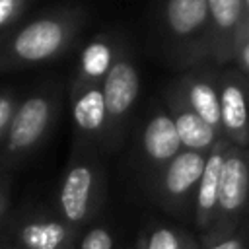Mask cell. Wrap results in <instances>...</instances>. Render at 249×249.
I'll return each instance as SVG.
<instances>
[{
    "instance_id": "cell-1",
    "label": "cell",
    "mask_w": 249,
    "mask_h": 249,
    "mask_svg": "<svg viewBox=\"0 0 249 249\" xmlns=\"http://www.w3.org/2000/svg\"><path fill=\"white\" fill-rule=\"evenodd\" d=\"M86 23L82 8H56L18 23L0 39V74L53 62L68 53Z\"/></svg>"
},
{
    "instance_id": "cell-2",
    "label": "cell",
    "mask_w": 249,
    "mask_h": 249,
    "mask_svg": "<svg viewBox=\"0 0 249 249\" xmlns=\"http://www.w3.org/2000/svg\"><path fill=\"white\" fill-rule=\"evenodd\" d=\"M58 111V93L54 88H39L19 97L10 119L8 130L0 142V169L8 171L25 160L47 136Z\"/></svg>"
},
{
    "instance_id": "cell-3",
    "label": "cell",
    "mask_w": 249,
    "mask_h": 249,
    "mask_svg": "<svg viewBox=\"0 0 249 249\" xmlns=\"http://www.w3.org/2000/svg\"><path fill=\"white\" fill-rule=\"evenodd\" d=\"M72 158L58 185L56 206L58 216L76 231L84 228L99 206L101 196V167L95 158V148L76 142Z\"/></svg>"
},
{
    "instance_id": "cell-4",
    "label": "cell",
    "mask_w": 249,
    "mask_h": 249,
    "mask_svg": "<svg viewBox=\"0 0 249 249\" xmlns=\"http://www.w3.org/2000/svg\"><path fill=\"white\" fill-rule=\"evenodd\" d=\"M163 33L175 64L193 68L210 62L206 0H165Z\"/></svg>"
},
{
    "instance_id": "cell-5",
    "label": "cell",
    "mask_w": 249,
    "mask_h": 249,
    "mask_svg": "<svg viewBox=\"0 0 249 249\" xmlns=\"http://www.w3.org/2000/svg\"><path fill=\"white\" fill-rule=\"evenodd\" d=\"M101 93L107 115V130L101 148L115 150L121 144V138L140 95V74L124 45L101 82Z\"/></svg>"
},
{
    "instance_id": "cell-6",
    "label": "cell",
    "mask_w": 249,
    "mask_h": 249,
    "mask_svg": "<svg viewBox=\"0 0 249 249\" xmlns=\"http://www.w3.org/2000/svg\"><path fill=\"white\" fill-rule=\"evenodd\" d=\"M206 154L208 152L181 148L167 163L150 173V189L160 206L175 216H183L193 210V198Z\"/></svg>"
},
{
    "instance_id": "cell-7",
    "label": "cell",
    "mask_w": 249,
    "mask_h": 249,
    "mask_svg": "<svg viewBox=\"0 0 249 249\" xmlns=\"http://www.w3.org/2000/svg\"><path fill=\"white\" fill-rule=\"evenodd\" d=\"M249 193V156L247 148L228 144L222 160L216 216L208 233L235 230L243 224V214L247 206Z\"/></svg>"
},
{
    "instance_id": "cell-8",
    "label": "cell",
    "mask_w": 249,
    "mask_h": 249,
    "mask_svg": "<svg viewBox=\"0 0 249 249\" xmlns=\"http://www.w3.org/2000/svg\"><path fill=\"white\" fill-rule=\"evenodd\" d=\"M218 107L220 136L228 144L247 148V76L233 66H222L218 72Z\"/></svg>"
},
{
    "instance_id": "cell-9",
    "label": "cell",
    "mask_w": 249,
    "mask_h": 249,
    "mask_svg": "<svg viewBox=\"0 0 249 249\" xmlns=\"http://www.w3.org/2000/svg\"><path fill=\"white\" fill-rule=\"evenodd\" d=\"M208 10V60L228 66L239 23L249 18V0H206Z\"/></svg>"
},
{
    "instance_id": "cell-10",
    "label": "cell",
    "mask_w": 249,
    "mask_h": 249,
    "mask_svg": "<svg viewBox=\"0 0 249 249\" xmlns=\"http://www.w3.org/2000/svg\"><path fill=\"white\" fill-rule=\"evenodd\" d=\"M171 88L179 97L220 134V107H218V72L210 66L198 64L187 68Z\"/></svg>"
},
{
    "instance_id": "cell-11",
    "label": "cell",
    "mask_w": 249,
    "mask_h": 249,
    "mask_svg": "<svg viewBox=\"0 0 249 249\" xmlns=\"http://www.w3.org/2000/svg\"><path fill=\"white\" fill-rule=\"evenodd\" d=\"M138 148L140 158L144 165L150 169V173L167 163L181 150L175 124L165 107L156 105L154 109H150L138 134Z\"/></svg>"
},
{
    "instance_id": "cell-12",
    "label": "cell",
    "mask_w": 249,
    "mask_h": 249,
    "mask_svg": "<svg viewBox=\"0 0 249 249\" xmlns=\"http://www.w3.org/2000/svg\"><path fill=\"white\" fill-rule=\"evenodd\" d=\"M70 113L76 130V142L93 148L101 146L107 130L101 84L70 88Z\"/></svg>"
},
{
    "instance_id": "cell-13",
    "label": "cell",
    "mask_w": 249,
    "mask_h": 249,
    "mask_svg": "<svg viewBox=\"0 0 249 249\" xmlns=\"http://www.w3.org/2000/svg\"><path fill=\"white\" fill-rule=\"evenodd\" d=\"M76 235L78 231L54 214H31L12 233L16 249H62L74 243Z\"/></svg>"
},
{
    "instance_id": "cell-14",
    "label": "cell",
    "mask_w": 249,
    "mask_h": 249,
    "mask_svg": "<svg viewBox=\"0 0 249 249\" xmlns=\"http://www.w3.org/2000/svg\"><path fill=\"white\" fill-rule=\"evenodd\" d=\"M228 148V142L224 138H218L212 148L206 154L204 167L200 173V179L196 183L195 198H193V218L196 230L206 235L214 224L216 216V198H218V181H220V169H222V160L224 152Z\"/></svg>"
},
{
    "instance_id": "cell-15",
    "label": "cell",
    "mask_w": 249,
    "mask_h": 249,
    "mask_svg": "<svg viewBox=\"0 0 249 249\" xmlns=\"http://www.w3.org/2000/svg\"><path fill=\"white\" fill-rule=\"evenodd\" d=\"M165 109L175 124L181 148L185 150H195V152H208L212 144L222 138L210 124H206L181 97L179 93L169 86L163 93Z\"/></svg>"
},
{
    "instance_id": "cell-16",
    "label": "cell",
    "mask_w": 249,
    "mask_h": 249,
    "mask_svg": "<svg viewBox=\"0 0 249 249\" xmlns=\"http://www.w3.org/2000/svg\"><path fill=\"white\" fill-rule=\"evenodd\" d=\"M123 45L124 43L113 33H99L91 41H88L78 56L70 88L99 86Z\"/></svg>"
},
{
    "instance_id": "cell-17",
    "label": "cell",
    "mask_w": 249,
    "mask_h": 249,
    "mask_svg": "<svg viewBox=\"0 0 249 249\" xmlns=\"http://www.w3.org/2000/svg\"><path fill=\"white\" fill-rule=\"evenodd\" d=\"M195 237L165 224H152L138 233L136 249H189Z\"/></svg>"
},
{
    "instance_id": "cell-18",
    "label": "cell",
    "mask_w": 249,
    "mask_h": 249,
    "mask_svg": "<svg viewBox=\"0 0 249 249\" xmlns=\"http://www.w3.org/2000/svg\"><path fill=\"white\" fill-rule=\"evenodd\" d=\"M202 249H245V224L235 230L212 231L202 235Z\"/></svg>"
},
{
    "instance_id": "cell-19",
    "label": "cell",
    "mask_w": 249,
    "mask_h": 249,
    "mask_svg": "<svg viewBox=\"0 0 249 249\" xmlns=\"http://www.w3.org/2000/svg\"><path fill=\"white\" fill-rule=\"evenodd\" d=\"M27 2L29 0H0V39L19 23Z\"/></svg>"
},
{
    "instance_id": "cell-20",
    "label": "cell",
    "mask_w": 249,
    "mask_h": 249,
    "mask_svg": "<svg viewBox=\"0 0 249 249\" xmlns=\"http://www.w3.org/2000/svg\"><path fill=\"white\" fill-rule=\"evenodd\" d=\"M78 249H115L111 230L105 226H91L82 235Z\"/></svg>"
},
{
    "instance_id": "cell-21",
    "label": "cell",
    "mask_w": 249,
    "mask_h": 249,
    "mask_svg": "<svg viewBox=\"0 0 249 249\" xmlns=\"http://www.w3.org/2000/svg\"><path fill=\"white\" fill-rule=\"evenodd\" d=\"M19 93L12 88H6V89H0V142L8 130V124H10V119L18 107V101H19Z\"/></svg>"
},
{
    "instance_id": "cell-22",
    "label": "cell",
    "mask_w": 249,
    "mask_h": 249,
    "mask_svg": "<svg viewBox=\"0 0 249 249\" xmlns=\"http://www.w3.org/2000/svg\"><path fill=\"white\" fill-rule=\"evenodd\" d=\"M8 204H10V175L6 171H0V220L4 218Z\"/></svg>"
},
{
    "instance_id": "cell-23",
    "label": "cell",
    "mask_w": 249,
    "mask_h": 249,
    "mask_svg": "<svg viewBox=\"0 0 249 249\" xmlns=\"http://www.w3.org/2000/svg\"><path fill=\"white\" fill-rule=\"evenodd\" d=\"M189 249H202V247H200V243H198V241L195 239V241H193V245H191Z\"/></svg>"
},
{
    "instance_id": "cell-24",
    "label": "cell",
    "mask_w": 249,
    "mask_h": 249,
    "mask_svg": "<svg viewBox=\"0 0 249 249\" xmlns=\"http://www.w3.org/2000/svg\"><path fill=\"white\" fill-rule=\"evenodd\" d=\"M62 249H76V245H74V243H68V245H64Z\"/></svg>"
},
{
    "instance_id": "cell-25",
    "label": "cell",
    "mask_w": 249,
    "mask_h": 249,
    "mask_svg": "<svg viewBox=\"0 0 249 249\" xmlns=\"http://www.w3.org/2000/svg\"><path fill=\"white\" fill-rule=\"evenodd\" d=\"M0 171H2V169H0Z\"/></svg>"
}]
</instances>
